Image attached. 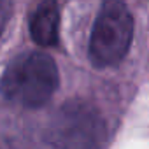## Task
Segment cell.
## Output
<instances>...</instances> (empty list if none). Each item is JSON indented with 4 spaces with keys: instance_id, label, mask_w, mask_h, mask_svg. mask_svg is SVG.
<instances>
[{
    "instance_id": "5b68a950",
    "label": "cell",
    "mask_w": 149,
    "mask_h": 149,
    "mask_svg": "<svg viewBox=\"0 0 149 149\" xmlns=\"http://www.w3.org/2000/svg\"><path fill=\"white\" fill-rule=\"evenodd\" d=\"M11 2L9 0H0V35H2V32L6 30L7 26V21L11 18Z\"/></svg>"
},
{
    "instance_id": "277c9868",
    "label": "cell",
    "mask_w": 149,
    "mask_h": 149,
    "mask_svg": "<svg viewBox=\"0 0 149 149\" xmlns=\"http://www.w3.org/2000/svg\"><path fill=\"white\" fill-rule=\"evenodd\" d=\"M28 28L33 42L42 47H51L58 42L60 9L56 0H40L30 16Z\"/></svg>"
},
{
    "instance_id": "6da1fadb",
    "label": "cell",
    "mask_w": 149,
    "mask_h": 149,
    "mask_svg": "<svg viewBox=\"0 0 149 149\" xmlns=\"http://www.w3.org/2000/svg\"><path fill=\"white\" fill-rule=\"evenodd\" d=\"M60 84L54 60L40 51L16 56L0 77V93L13 104L37 109L46 105Z\"/></svg>"
},
{
    "instance_id": "7a4b0ae2",
    "label": "cell",
    "mask_w": 149,
    "mask_h": 149,
    "mask_svg": "<svg viewBox=\"0 0 149 149\" xmlns=\"http://www.w3.org/2000/svg\"><path fill=\"white\" fill-rule=\"evenodd\" d=\"M133 16L121 0H104L88 44L91 63L112 67L123 61L133 40Z\"/></svg>"
},
{
    "instance_id": "3957f363",
    "label": "cell",
    "mask_w": 149,
    "mask_h": 149,
    "mask_svg": "<svg viewBox=\"0 0 149 149\" xmlns=\"http://www.w3.org/2000/svg\"><path fill=\"white\" fill-rule=\"evenodd\" d=\"M98 135H102L100 121L84 107H67L54 123L56 144L91 146L98 144Z\"/></svg>"
}]
</instances>
